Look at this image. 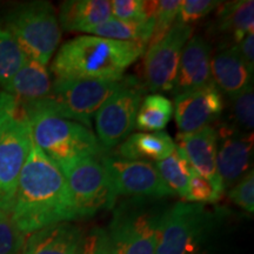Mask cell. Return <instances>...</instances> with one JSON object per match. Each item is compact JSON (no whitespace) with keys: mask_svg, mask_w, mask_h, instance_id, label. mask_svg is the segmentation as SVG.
<instances>
[{"mask_svg":"<svg viewBox=\"0 0 254 254\" xmlns=\"http://www.w3.org/2000/svg\"><path fill=\"white\" fill-rule=\"evenodd\" d=\"M11 218L24 236L79 219L62 170L34 144L19 178Z\"/></svg>","mask_w":254,"mask_h":254,"instance_id":"cell-1","label":"cell"},{"mask_svg":"<svg viewBox=\"0 0 254 254\" xmlns=\"http://www.w3.org/2000/svg\"><path fill=\"white\" fill-rule=\"evenodd\" d=\"M146 46L95 36H79L60 47L51 65L55 81L122 80Z\"/></svg>","mask_w":254,"mask_h":254,"instance_id":"cell-2","label":"cell"},{"mask_svg":"<svg viewBox=\"0 0 254 254\" xmlns=\"http://www.w3.org/2000/svg\"><path fill=\"white\" fill-rule=\"evenodd\" d=\"M23 109L33 144L58 167L78 159L106 155V150L88 127L32 105H24Z\"/></svg>","mask_w":254,"mask_h":254,"instance_id":"cell-3","label":"cell"},{"mask_svg":"<svg viewBox=\"0 0 254 254\" xmlns=\"http://www.w3.org/2000/svg\"><path fill=\"white\" fill-rule=\"evenodd\" d=\"M27 58L46 65L62 39L56 9L47 1H31L15 6L6 14L4 26Z\"/></svg>","mask_w":254,"mask_h":254,"instance_id":"cell-4","label":"cell"},{"mask_svg":"<svg viewBox=\"0 0 254 254\" xmlns=\"http://www.w3.org/2000/svg\"><path fill=\"white\" fill-rule=\"evenodd\" d=\"M122 80H66L55 81L46 98L32 105L37 109L91 127V120L105 101L125 84ZM24 106V105H23Z\"/></svg>","mask_w":254,"mask_h":254,"instance_id":"cell-5","label":"cell"},{"mask_svg":"<svg viewBox=\"0 0 254 254\" xmlns=\"http://www.w3.org/2000/svg\"><path fill=\"white\" fill-rule=\"evenodd\" d=\"M214 222L205 205L177 202L160 217L157 254H201Z\"/></svg>","mask_w":254,"mask_h":254,"instance_id":"cell-6","label":"cell"},{"mask_svg":"<svg viewBox=\"0 0 254 254\" xmlns=\"http://www.w3.org/2000/svg\"><path fill=\"white\" fill-rule=\"evenodd\" d=\"M161 214L146 204V199L119 205L109 231L117 254H157Z\"/></svg>","mask_w":254,"mask_h":254,"instance_id":"cell-7","label":"cell"},{"mask_svg":"<svg viewBox=\"0 0 254 254\" xmlns=\"http://www.w3.org/2000/svg\"><path fill=\"white\" fill-rule=\"evenodd\" d=\"M67 182L78 218H88L116 205L117 196L100 158L87 157L59 167Z\"/></svg>","mask_w":254,"mask_h":254,"instance_id":"cell-8","label":"cell"},{"mask_svg":"<svg viewBox=\"0 0 254 254\" xmlns=\"http://www.w3.org/2000/svg\"><path fill=\"white\" fill-rule=\"evenodd\" d=\"M144 92L145 87L138 79L127 75L125 84L95 113L98 140L105 150L122 144L135 128L136 114Z\"/></svg>","mask_w":254,"mask_h":254,"instance_id":"cell-9","label":"cell"},{"mask_svg":"<svg viewBox=\"0 0 254 254\" xmlns=\"http://www.w3.org/2000/svg\"><path fill=\"white\" fill-rule=\"evenodd\" d=\"M192 32L190 26L176 23L161 39L148 45L144 58L146 91H172L183 50Z\"/></svg>","mask_w":254,"mask_h":254,"instance_id":"cell-10","label":"cell"},{"mask_svg":"<svg viewBox=\"0 0 254 254\" xmlns=\"http://www.w3.org/2000/svg\"><path fill=\"white\" fill-rule=\"evenodd\" d=\"M101 164L106 168L117 196L133 199H161L174 195L163 182L154 164L145 160L104 155Z\"/></svg>","mask_w":254,"mask_h":254,"instance_id":"cell-11","label":"cell"},{"mask_svg":"<svg viewBox=\"0 0 254 254\" xmlns=\"http://www.w3.org/2000/svg\"><path fill=\"white\" fill-rule=\"evenodd\" d=\"M32 145L30 125L23 116L17 117L0 136V209L9 215Z\"/></svg>","mask_w":254,"mask_h":254,"instance_id":"cell-12","label":"cell"},{"mask_svg":"<svg viewBox=\"0 0 254 254\" xmlns=\"http://www.w3.org/2000/svg\"><path fill=\"white\" fill-rule=\"evenodd\" d=\"M217 129V168L224 190L231 189L252 170L253 132H243L231 124Z\"/></svg>","mask_w":254,"mask_h":254,"instance_id":"cell-13","label":"cell"},{"mask_svg":"<svg viewBox=\"0 0 254 254\" xmlns=\"http://www.w3.org/2000/svg\"><path fill=\"white\" fill-rule=\"evenodd\" d=\"M224 111L220 91L212 82L199 90L176 95L173 113L179 133H192L211 126Z\"/></svg>","mask_w":254,"mask_h":254,"instance_id":"cell-14","label":"cell"},{"mask_svg":"<svg viewBox=\"0 0 254 254\" xmlns=\"http://www.w3.org/2000/svg\"><path fill=\"white\" fill-rule=\"evenodd\" d=\"M174 144L183 152L193 170L224 194L225 190L217 168V129L206 126L192 133H178Z\"/></svg>","mask_w":254,"mask_h":254,"instance_id":"cell-15","label":"cell"},{"mask_svg":"<svg viewBox=\"0 0 254 254\" xmlns=\"http://www.w3.org/2000/svg\"><path fill=\"white\" fill-rule=\"evenodd\" d=\"M211 57V45L204 37L199 34L190 37L183 50L176 81L171 92L178 95L212 84Z\"/></svg>","mask_w":254,"mask_h":254,"instance_id":"cell-16","label":"cell"},{"mask_svg":"<svg viewBox=\"0 0 254 254\" xmlns=\"http://www.w3.org/2000/svg\"><path fill=\"white\" fill-rule=\"evenodd\" d=\"M86 234L71 221L51 225L28 238L24 254H81Z\"/></svg>","mask_w":254,"mask_h":254,"instance_id":"cell-17","label":"cell"},{"mask_svg":"<svg viewBox=\"0 0 254 254\" xmlns=\"http://www.w3.org/2000/svg\"><path fill=\"white\" fill-rule=\"evenodd\" d=\"M212 81L232 98L252 84L253 72L243 62L236 45H222L211 57Z\"/></svg>","mask_w":254,"mask_h":254,"instance_id":"cell-18","label":"cell"},{"mask_svg":"<svg viewBox=\"0 0 254 254\" xmlns=\"http://www.w3.org/2000/svg\"><path fill=\"white\" fill-rule=\"evenodd\" d=\"M23 105L46 98L52 90V80L46 65L27 59L24 66L1 88Z\"/></svg>","mask_w":254,"mask_h":254,"instance_id":"cell-19","label":"cell"},{"mask_svg":"<svg viewBox=\"0 0 254 254\" xmlns=\"http://www.w3.org/2000/svg\"><path fill=\"white\" fill-rule=\"evenodd\" d=\"M111 17L109 0H67L60 5L58 20L65 31L87 33Z\"/></svg>","mask_w":254,"mask_h":254,"instance_id":"cell-20","label":"cell"},{"mask_svg":"<svg viewBox=\"0 0 254 254\" xmlns=\"http://www.w3.org/2000/svg\"><path fill=\"white\" fill-rule=\"evenodd\" d=\"M176 150V144L166 132H139L128 135L118 145L116 154L126 160L160 161Z\"/></svg>","mask_w":254,"mask_h":254,"instance_id":"cell-21","label":"cell"},{"mask_svg":"<svg viewBox=\"0 0 254 254\" xmlns=\"http://www.w3.org/2000/svg\"><path fill=\"white\" fill-rule=\"evenodd\" d=\"M214 31L226 37L230 45H236L247 34L254 32V1L221 2L218 6Z\"/></svg>","mask_w":254,"mask_h":254,"instance_id":"cell-22","label":"cell"},{"mask_svg":"<svg viewBox=\"0 0 254 254\" xmlns=\"http://www.w3.org/2000/svg\"><path fill=\"white\" fill-rule=\"evenodd\" d=\"M153 18L148 19L145 23H131V21H122L111 17L103 24L91 28L87 33H90V36L105 38V39L138 43L147 46L153 34Z\"/></svg>","mask_w":254,"mask_h":254,"instance_id":"cell-23","label":"cell"},{"mask_svg":"<svg viewBox=\"0 0 254 254\" xmlns=\"http://www.w3.org/2000/svg\"><path fill=\"white\" fill-rule=\"evenodd\" d=\"M173 117V104L159 93L146 95L136 114L135 127L144 132H160Z\"/></svg>","mask_w":254,"mask_h":254,"instance_id":"cell-24","label":"cell"},{"mask_svg":"<svg viewBox=\"0 0 254 254\" xmlns=\"http://www.w3.org/2000/svg\"><path fill=\"white\" fill-rule=\"evenodd\" d=\"M159 174L166 186L177 194L185 199L190 178V166L183 152L176 146V150L163 160L155 164Z\"/></svg>","mask_w":254,"mask_h":254,"instance_id":"cell-25","label":"cell"},{"mask_svg":"<svg viewBox=\"0 0 254 254\" xmlns=\"http://www.w3.org/2000/svg\"><path fill=\"white\" fill-rule=\"evenodd\" d=\"M27 59L13 37L0 25V87L7 84Z\"/></svg>","mask_w":254,"mask_h":254,"instance_id":"cell-26","label":"cell"},{"mask_svg":"<svg viewBox=\"0 0 254 254\" xmlns=\"http://www.w3.org/2000/svg\"><path fill=\"white\" fill-rule=\"evenodd\" d=\"M182 2V0L151 1V17L153 18L154 28L148 45L161 39L170 31V28L176 24Z\"/></svg>","mask_w":254,"mask_h":254,"instance_id":"cell-27","label":"cell"},{"mask_svg":"<svg viewBox=\"0 0 254 254\" xmlns=\"http://www.w3.org/2000/svg\"><path fill=\"white\" fill-rule=\"evenodd\" d=\"M232 101V123L239 131L252 132L254 127V91L252 84L230 98Z\"/></svg>","mask_w":254,"mask_h":254,"instance_id":"cell-28","label":"cell"},{"mask_svg":"<svg viewBox=\"0 0 254 254\" xmlns=\"http://www.w3.org/2000/svg\"><path fill=\"white\" fill-rule=\"evenodd\" d=\"M221 193L204 177L190 170L189 190L185 200L193 204H214L220 200Z\"/></svg>","mask_w":254,"mask_h":254,"instance_id":"cell-29","label":"cell"},{"mask_svg":"<svg viewBox=\"0 0 254 254\" xmlns=\"http://www.w3.org/2000/svg\"><path fill=\"white\" fill-rule=\"evenodd\" d=\"M24 237L11 215L0 209V254H20L24 247Z\"/></svg>","mask_w":254,"mask_h":254,"instance_id":"cell-30","label":"cell"},{"mask_svg":"<svg viewBox=\"0 0 254 254\" xmlns=\"http://www.w3.org/2000/svg\"><path fill=\"white\" fill-rule=\"evenodd\" d=\"M221 1L217 0H184L178 13L177 23L187 25L198 23L218 8Z\"/></svg>","mask_w":254,"mask_h":254,"instance_id":"cell-31","label":"cell"},{"mask_svg":"<svg viewBox=\"0 0 254 254\" xmlns=\"http://www.w3.org/2000/svg\"><path fill=\"white\" fill-rule=\"evenodd\" d=\"M112 17L122 21L145 23L151 19L146 12L144 0H113L111 1Z\"/></svg>","mask_w":254,"mask_h":254,"instance_id":"cell-32","label":"cell"},{"mask_svg":"<svg viewBox=\"0 0 254 254\" xmlns=\"http://www.w3.org/2000/svg\"><path fill=\"white\" fill-rule=\"evenodd\" d=\"M228 196L237 206L249 213L254 212V174L250 170L245 176L232 187Z\"/></svg>","mask_w":254,"mask_h":254,"instance_id":"cell-33","label":"cell"},{"mask_svg":"<svg viewBox=\"0 0 254 254\" xmlns=\"http://www.w3.org/2000/svg\"><path fill=\"white\" fill-rule=\"evenodd\" d=\"M81 254H117L109 232L103 228H94L85 238Z\"/></svg>","mask_w":254,"mask_h":254,"instance_id":"cell-34","label":"cell"},{"mask_svg":"<svg viewBox=\"0 0 254 254\" xmlns=\"http://www.w3.org/2000/svg\"><path fill=\"white\" fill-rule=\"evenodd\" d=\"M19 104L11 94L0 90V136L18 117Z\"/></svg>","mask_w":254,"mask_h":254,"instance_id":"cell-35","label":"cell"},{"mask_svg":"<svg viewBox=\"0 0 254 254\" xmlns=\"http://www.w3.org/2000/svg\"><path fill=\"white\" fill-rule=\"evenodd\" d=\"M238 53L251 72L254 69V34L250 33L236 44Z\"/></svg>","mask_w":254,"mask_h":254,"instance_id":"cell-36","label":"cell"}]
</instances>
